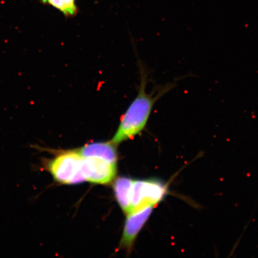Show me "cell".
Returning a JSON list of instances; mask_svg holds the SVG:
<instances>
[{
    "instance_id": "obj_1",
    "label": "cell",
    "mask_w": 258,
    "mask_h": 258,
    "mask_svg": "<svg viewBox=\"0 0 258 258\" xmlns=\"http://www.w3.org/2000/svg\"><path fill=\"white\" fill-rule=\"evenodd\" d=\"M141 73L138 95L122 115L117 131L111 141L113 144L118 145L141 133L146 126L157 101L176 86L175 83H169L159 87L156 92L148 94L146 92L147 76L145 72Z\"/></svg>"
},
{
    "instance_id": "obj_2",
    "label": "cell",
    "mask_w": 258,
    "mask_h": 258,
    "mask_svg": "<svg viewBox=\"0 0 258 258\" xmlns=\"http://www.w3.org/2000/svg\"><path fill=\"white\" fill-rule=\"evenodd\" d=\"M83 157L79 153L60 154L48 160L46 168L57 182L64 184H76L86 180L82 172Z\"/></svg>"
},
{
    "instance_id": "obj_3",
    "label": "cell",
    "mask_w": 258,
    "mask_h": 258,
    "mask_svg": "<svg viewBox=\"0 0 258 258\" xmlns=\"http://www.w3.org/2000/svg\"><path fill=\"white\" fill-rule=\"evenodd\" d=\"M166 193V186L160 182L134 180L131 188V209L128 214L148 206L153 207L162 201Z\"/></svg>"
},
{
    "instance_id": "obj_4",
    "label": "cell",
    "mask_w": 258,
    "mask_h": 258,
    "mask_svg": "<svg viewBox=\"0 0 258 258\" xmlns=\"http://www.w3.org/2000/svg\"><path fill=\"white\" fill-rule=\"evenodd\" d=\"M82 172L86 180L98 184H106L114 178L116 165L99 158H83Z\"/></svg>"
},
{
    "instance_id": "obj_5",
    "label": "cell",
    "mask_w": 258,
    "mask_h": 258,
    "mask_svg": "<svg viewBox=\"0 0 258 258\" xmlns=\"http://www.w3.org/2000/svg\"><path fill=\"white\" fill-rule=\"evenodd\" d=\"M152 211L153 206H148L127 215L120 242L121 247L125 249H131L139 232L150 217Z\"/></svg>"
},
{
    "instance_id": "obj_6",
    "label": "cell",
    "mask_w": 258,
    "mask_h": 258,
    "mask_svg": "<svg viewBox=\"0 0 258 258\" xmlns=\"http://www.w3.org/2000/svg\"><path fill=\"white\" fill-rule=\"evenodd\" d=\"M79 153L83 158L96 157L116 164L117 156L115 145L111 143H96L86 145Z\"/></svg>"
},
{
    "instance_id": "obj_7",
    "label": "cell",
    "mask_w": 258,
    "mask_h": 258,
    "mask_svg": "<svg viewBox=\"0 0 258 258\" xmlns=\"http://www.w3.org/2000/svg\"><path fill=\"white\" fill-rule=\"evenodd\" d=\"M132 180L128 177H120L116 180L114 191L116 199L125 214L128 215L131 209V194Z\"/></svg>"
},
{
    "instance_id": "obj_8",
    "label": "cell",
    "mask_w": 258,
    "mask_h": 258,
    "mask_svg": "<svg viewBox=\"0 0 258 258\" xmlns=\"http://www.w3.org/2000/svg\"><path fill=\"white\" fill-rule=\"evenodd\" d=\"M45 5L51 6L57 10L67 18H73L79 12L77 0H41Z\"/></svg>"
}]
</instances>
